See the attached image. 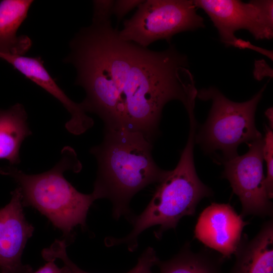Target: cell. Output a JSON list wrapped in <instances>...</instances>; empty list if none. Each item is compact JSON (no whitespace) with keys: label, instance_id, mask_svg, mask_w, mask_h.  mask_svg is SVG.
<instances>
[{"label":"cell","instance_id":"obj_19","mask_svg":"<svg viewBox=\"0 0 273 273\" xmlns=\"http://www.w3.org/2000/svg\"><path fill=\"white\" fill-rule=\"evenodd\" d=\"M144 1L141 0H117L115 1L112 14H114L118 21L121 20L123 17L135 7H138Z\"/></svg>","mask_w":273,"mask_h":273},{"label":"cell","instance_id":"obj_2","mask_svg":"<svg viewBox=\"0 0 273 273\" xmlns=\"http://www.w3.org/2000/svg\"><path fill=\"white\" fill-rule=\"evenodd\" d=\"M101 144L90 152L96 158L98 170L92 193L96 200L109 199L113 215L130 218L129 203L138 192L160 183L168 171L155 162L152 141L143 133L124 128L105 129Z\"/></svg>","mask_w":273,"mask_h":273},{"label":"cell","instance_id":"obj_4","mask_svg":"<svg viewBox=\"0 0 273 273\" xmlns=\"http://www.w3.org/2000/svg\"><path fill=\"white\" fill-rule=\"evenodd\" d=\"M81 168L74 151L67 147L60 160L47 171L29 174L11 165L0 168V173L18 184L24 206L37 209L67 236L75 227L85 226L88 209L96 200L93 193L78 191L64 176L67 170L78 172Z\"/></svg>","mask_w":273,"mask_h":273},{"label":"cell","instance_id":"obj_3","mask_svg":"<svg viewBox=\"0 0 273 273\" xmlns=\"http://www.w3.org/2000/svg\"><path fill=\"white\" fill-rule=\"evenodd\" d=\"M189 118L188 139L176 166L169 170L159 183L144 210L132 217L133 228L130 233L122 238H106L107 246L124 244L129 251H133L138 247L139 236L155 225L159 226L155 235L160 239L167 230L174 229L184 216L195 215L199 202L212 195V190L202 182L196 170L194 148L197 123L194 114L189 115Z\"/></svg>","mask_w":273,"mask_h":273},{"label":"cell","instance_id":"obj_18","mask_svg":"<svg viewBox=\"0 0 273 273\" xmlns=\"http://www.w3.org/2000/svg\"><path fill=\"white\" fill-rule=\"evenodd\" d=\"M115 1H93V16L92 22H106L110 21Z\"/></svg>","mask_w":273,"mask_h":273},{"label":"cell","instance_id":"obj_16","mask_svg":"<svg viewBox=\"0 0 273 273\" xmlns=\"http://www.w3.org/2000/svg\"><path fill=\"white\" fill-rule=\"evenodd\" d=\"M67 243L65 240H56L50 247L45 249L44 256L47 260L60 259L72 273H89L80 269L68 257L66 252ZM159 259L153 248L148 247L140 255L136 265L126 273H154L153 266Z\"/></svg>","mask_w":273,"mask_h":273},{"label":"cell","instance_id":"obj_6","mask_svg":"<svg viewBox=\"0 0 273 273\" xmlns=\"http://www.w3.org/2000/svg\"><path fill=\"white\" fill-rule=\"evenodd\" d=\"M196 9L194 1H144L134 15L124 21L118 36L144 48L159 39L170 43L178 33L204 27Z\"/></svg>","mask_w":273,"mask_h":273},{"label":"cell","instance_id":"obj_1","mask_svg":"<svg viewBox=\"0 0 273 273\" xmlns=\"http://www.w3.org/2000/svg\"><path fill=\"white\" fill-rule=\"evenodd\" d=\"M69 48L64 61L74 67L75 84L85 92L80 104L105 129L139 131L153 141L168 102L180 101L185 108L195 103L187 57L173 46L155 51L123 40L110 21L81 28Z\"/></svg>","mask_w":273,"mask_h":273},{"label":"cell","instance_id":"obj_20","mask_svg":"<svg viewBox=\"0 0 273 273\" xmlns=\"http://www.w3.org/2000/svg\"><path fill=\"white\" fill-rule=\"evenodd\" d=\"M47 262L33 273H72L71 269L64 265L59 267L55 263V260L47 261Z\"/></svg>","mask_w":273,"mask_h":273},{"label":"cell","instance_id":"obj_10","mask_svg":"<svg viewBox=\"0 0 273 273\" xmlns=\"http://www.w3.org/2000/svg\"><path fill=\"white\" fill-rule=\"evenodd\" d=\"M248 223L229 204L212 203L200 214L195 237L223 259L234 255Z\"/></svg>","mask_w":273,"mask_h":273},{"label":"cell","instance_id":"obj_5","mask_svg":"<svg viewBox=\"0 0 273 273\" xmlns=\"http://www.w3.org/2000/svg\"><path fill=\"white\" fill-rule=\"evenodd\" d=\"M265 86L242 103L230 100L214 87L197 90V98L212 101L207 119L195 135V142L205 153L220 152L219 160L222 162L239 155L240 144L263 138L255 126V114Z\"/></svg>","mask_w":273,"mask_h":273},{"label":"cell","instance_id":"obj_17","mask_svg":"<svg viewBox=\"0 0 273 273\" xmlns=\"http://www.w3.org/2000/svg\"><path fill=\"white\" fill-rule=\"evenodd\" d=\"M272 129L266 128L263 148V159L266 163L267 176L265 187L268 198L273 197V132Z\"/></svg>","mask_w":273,"mask_h":273},{"label":"cell","instance_id":"obj_13","mask_svg":"<svg viewBox=\"0 0 273 273\" xmlns=\"http://www.w3.org/2000/svg\"><path fill=\"white\" fill-rule=\"evenodd\" d=\"M32 0L0 1V54L24 55L30 48L31 40L26 35L17 34L26 19Z\"/></svg>","mask_w":273,"mask_h":273},{"label":"cell","instance_id":"obj_21","mask_svg":"<svg viewBox=\"0 0 273 273\" xmlns=\"http://www.w3.org/2000/svg\"><path fill=\"white\" fill-rule=\"evenodd\" d=\"M266 115L269 120L270 128L272 129V108H269L266 111Z\"/></svg>","mask_w":273,"mask_h":273},{"label":"cell","instance_id":"obj_7","mask_svg":"<svg viewBox=\"0 0 273 273\" xmlns=\"http://www.w3.org/2000/svg\"><path fill=\"white\" fill-rule=\"evenodd\" d=\"M202 9L217 28L221 41L227 46L242 47L243 42L235 36L240 29L249 31L256 39L273 36L272 1H194Z\"/></svg>","mask_w":273,"mask_h":273},{"label":"cell","instance_id":"obj_12","mask_svg":"<svg viewBox=\"0 0 273 273\" xmlns=\"http://www.w3.org/2000/svg\"><path fill=\"white\" fill-rule=\"evenodd\" d=\"M229 273H273V220L265 222L251 239L242 235Z\"/></svg>","mask_w":273,"mask_h":273},{"label":"cell","instance_id":"obj_9","mask_svg":"<svg viewBox=\"0 0 273 273\" xmlns=\"http://www.w3.org/2000/svg\"><path fill=\"white\" fill-rule=\"evenodd\" d=\"M11 194L9 203L0 209V273H32L21 256L34 228L25 218L20 188Z\"/></svg>","mask_w":273,"mask_h":273},{"label":"cell","instance_id":"obj_14","mask_svg":"<svg viewBox=\"0 0 273 273\" xmlns=\"http://www.w3.org/2000/svg\"><path fill=\"white\" fill-rule=\"evenodd\" d=\"M31 133L27 113L21 104L0 109V159L8 160L12 165L18 164L21 146Z\"/></svg>","mask_w":273,"mask_h":273},{"label":"cell","instance_id":"obj_8","mask_svg":"<svg viewBox=\"0 0 273 273\" xmlns=\"http://www.w3.org/2000/svg\"><path fill=\"white\" fill-rule=\"evenodd\" d=\"M245 154L222 162V177L230 183L242 205L241 216L271 217L273 205L267 195L263 173L264 138L247 144Z\"/></svg>","mask_w":273,"mask_h":273},{"label":"cell","instance_id":"obj_15","mask_svg":"<svg viewBox=\"0 0 273 273\" xmlns=\"http://www.w3.org/2000/svg\"><path fill=\"white\" fill-rule=\"evenodd\" d=\"M207 248L192 250L186 243L178 253L169 260L159 261V273H223L221 256Z\"/></svg>","mask_w":273,"mask_h":273},{"label":"cell","instance_id":"obj_11","mask_svg":"<svg viewBox=\"0 0 273 273\" xmlns=\"http://www.w3.org/2000/svg\"><path fill=\"white\" fill-rule=\"evenodd\" d=\"M0 58L62 104L71 115L70 120L65 124V127L69 132L79 135L93 126V119L86 114L80 103L73 101L58 85L44 67L41 58L0 54Z\"/></svg>","mask_w":273,"mask_h":273}]
</instances>
